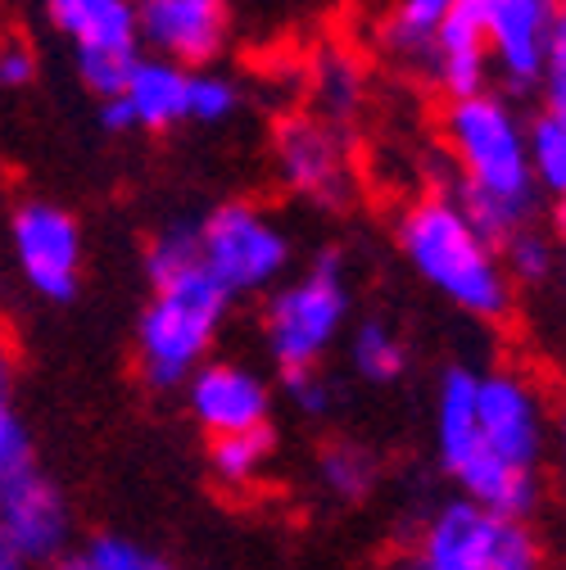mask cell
Wrapping results in <instances>:
<instances>
[{"instance_id": "obj_6", "label": "cell", "mask_w": 566, "mask_h": 570, "mask_svg": "<svg viewBox=\"0 0 566 570\" xmlns=\"http://www.w3.org/2000/svg\"><path fill=\"white\" fill-rule=\"evenodd\" d=\"M344 322H349L344 267H340V254H322L304 276L281 285L267 299L263 331H267V348L276 367L313 372L344 335Z\"/></svg>"}, {"instance_id": "obj_30", "label": "cell", "mask_w": 566, "mask_h": 570, "mask_svg": "<svg viewBox=\"0 0 566 570\" xmlns=\"http://www.w3.org/2000/svg\"><path fill=\"white\" fill-rule=\"evenodd\" d=\"M553 458H557V480L566 489V407H562V416L553 425Z\"/></svg>"}, {"instance_id": "obj_21", "label": "cell", "mask_w": 566, "mask_h": 570, "mask_svg": "<svg viewBox=\"0 0 566 570\" xmlns=\"http://www.w3.org/2000/svg\"><path fill=\"white\" fill-rule=\"evenodd\" d=\"M349 367L372 385H390L408 372V344L386 322H363L349 331Z\"/></svg>"}, {"instance_id": "obj_10", "label": "cell", "mask_w": 566, "mask_h": 570, "mask_svg": "<svg viewBox=\"0 0 566 570\" xmlns=\"http://www.w3.org/2000/svg\"><path fill=\"white\" fill-rule=\"evenodd\" d=\"M14 258L23 281L37 295L64 304L78 295V276H82V232L74 223V213H64L59 204L28 199L14 208Z\"/></svg>"}, {"instance_id": "obj_14", "label": "cell", "mask_w": 566, "mask_h": 570, "mask_svg": "<svg viewBox=\"0 0 566 570\" xmlns=\"http://www.w3.org/2000/svg\"><path fill=\"white\" fill-rule=\"evenodd\" d=\"M55 32L82 55H136V0H41Z\"/></svg>"}, {"instance_id": "obj_5", "label": "cell", "mask_w": 566, "mask_h": 570, "mask_svg": "<svg viewBox=\"0 0 566 570\" xmlns=\"http://www.w3.org/2000/svg\"><path fill=\"white\" fill-rule=\"evenodd\" d=\"M412 570H544V548L530 521L449 498L421 521Z\"/></svg>"}, {"instance_id": "obj_8", "label": "cell", "mask_w": 566, "mask_h": 570, "mask_svg": "<svg viewBox=\"0 0 566 570\" xmlns=\"http://www.w3.org/2000/svg\"><path fill=\"white\" fill-rule=\"evenodd\" d=\"M513 91H539L557 0H453Z\"/></svg>"}, {"instance_id": "obj_34", "label": "cell", "mask_w": 566, "mask_h": 570, "mask_svg": "<svg viewBox=\"0 0 566 570\" xmlns=\"http://www.w3.org/2000/svg\"><path fill=\"white\" fill-rule=\"evenodd\" d=\"M55 570H96L87 557H64V561H55Z\"/></svg>"}, {"instance_id": "obj_32", "label": "cell", "mask_w": 566, "mask_h": 570, "mask_svg": "<svg viewBox=\"0 0 566 570\" xmlns=\"http://www.w3.org/2000/svg\"><path fill=\"white\" fill-rule=\"evenodd\" d=\"M0 570H28V561H23L6 539H0Z\"/></svg>"}, {"instance_id": "obj_20", "label": "cell", "mask_w": 566, "mask_h": 570, "mask_svg": "<svg viewBox=\"0 0 566 570\" xmlns=\"http://www.w3.org/2000/svg\"><path fill=\"white\" fill-rule=\"evenodd\" d=\"M318 484L340 498V503H363L381 484V462L372 449L353 444V440H331L318 453Z\"/></svg>"}, {"instance_id": "obj_28", "label": "cell", "mask_w": 566, "mask_h": 570, "mask_svg": "<svg viewBox=\"0 0 566 570\" xmlns=\"http://www.w3.org/2000/svg\"><path fill=\"white\" fill-rule=\"evenodd\" d=\"M281 381H286V390H291V403L300 407V412H309V416H322V412H331L335 403V381L322 372V367H313V372H281Z\"/></svg>"}, {"instance_id": "obj_35", "label": "cell", "mask_w": 566, "mask_h": 570, "mask_svg": "<svg viewBox=\"0 0 566 570\" xmlns=\"http://www.w3.org/2000/svg\"><path fill=\"white\" fill-rule=\"evenodd\" d=\"M557 6H562V0H557Z\"/></svg>"}, {"instance_id": "obj_15", "label": "cell", "mask_w": 566, "mask_h": 570, "mask_svg": "<svg viewBox=\"0 0 566 570\" xmlns=\"http://www.w3.org/2000/svg\"><path fill=\"white\" fill-rule=\"evenodd\" d=\"M118 100L127 105L131 127H150V131L177 127L191 118V73L164 59H136L131 82Z\"/></svg>"}, {"instance_id": "obj_25", "label": "cell", "mask_w": 566, "mask_h": 570, "mask_svg": "<svg viewBox=\"0 0 566 570\" xmlns=\"http://www.w3.org/2000/svg\"><path fill=\"white\" fill-rule=\"evenodd\" d=\"M539 96H544V114L566 122V0L557 6L553 32H548V50H544V73H539Z\"/></svg>"}, {"instance_id": "obj_29", "label": "cell", "mask_w": 566, "mask_h": 570, "mask_svg": "<svg viewBox=\"0 0 566 570\" xmlns=\"http://www.w3.org/2000/svg\"><path fill=\"white\" fill-rule=\"evenodd\" d=\"M37 73V55L23 41H0V91H19Z\"/></svg>"}, {"instance_id": "obj_9", "label": "cell", "mask_w": 566, "mask_h": 570, "mask_svg": "<svg viewBox=\"0 0 566 570\" xmlns=\"http://www.w3.org/2000/svg\"><path fill=\"white\" fill-rule=\"evenodd\" d=\"M276 177L286 190L313 204H344L353 190V159L340 127L322 122L318 114H291L276 122L272 136Z\"/></svg>"}, {"instance_id": "obj_26", "label": "cell", "mask_w": 566, "mask_h": 570, "mask_svg": "<svg viewBox=\"0 0 566 570\" xmlns=\"http://www.w3.org/2000/svg\"><path fill=\"white\" fill-rule=\"evenodd\" d=\"M241 105V91L232 78L218 73H191V122H223Z\"/></svg>"}, {"instance_id": "obj_7", "label": "cell", "mask_w": 566, "mask_h": 570, "mask_svg": "<svg viewBox=\"0 0 566 570\" xmlns=\"http://www.w3.org/2000/svg\"><path fill=\"white\" fill-rule=\"evenodd\" d=\"M195 232H199V258H204L208 276H214L232 299L250 295V291H267L291 263V245L281 236V227L263 208H254L245 199L218 204Z\"/></svg>"}, {"instance_id": "obj_19", "label": "cell", "mask_w": 566, "mask_h": 570, "mask_svg": "<svg viewBox=\"0 0 566 570\" xmlns=\"http://www.w3.org/2000/svg\"><path fill=\"white\" fill-rule=\"evenodd\" d=\"M272 453H276V440L272 431H245V435H223L208 449V466H214V480L232 493H254L272 466Z\"/></svg>"}, {"instance_id": "obj_11", "label": "cell", "mask_w": 566, "mask_h": 570, "mask_svg": "<svg viewBox=\"0 0 566 570\" xmlns=\"http://www.w3.org/2000/svg\"><path fill=\"white\" fill-rule=\"evenodd\" d=\"M136 37L177 68L214 63L227 46V0H140Z\"/></svg>"}, {"instance_id": "obj_23", "label": "cell", "mask_w": 566, "mask_h": 570, "mask_svg": "<svg viewBox=\"0 0 566 570\" xmlns=\"http://www.w3.org/2000/svg\"><path fill=\"white\" fill-rule=\"evenodd\" d=\"M499 258H504L513 285H539V281H548L557 272V249H553V240L535 223L521 227V232H513L499 245Z\"/></svg>"}, {"instance_id": "obj_33", "label": "cell", "mask_w": 566, "mask_h": 570, "mask_svg": "<svg viewBox=\"0 0 566 570\" xmlns=\"http://www.w3.org/2000/svg\"><path fill=\"white\" fill-rule=\"evenodd\" d=\"M557 223H562V249H557V272H562V285H566V204L557 208Z\"/></svg>"}, {"instance_id": "obj_16", "label": "cell", "mask_w": 566, "mask_h": 570, "mask_svg": "<svg viewBox=\"0 0 566 570\" xmlns=\"http://www.w3.org/2000/svg\"><path fill=\"white\" fill-rule=\"evenodd\" d=\"M431 82L449 96V100H467V96H480L485 91V78H489V55H485V41L471 32V23L453 10L449 23L440 28L436 37V50H431V63H427Z\"/></svg>"}, {"instance_id": "obj_22", "label": "cell", "mask_w": 566, "mask_h": 570, "mask_svg": "<svg viewBox=\"0 0 566 570\" xmlns=\"http://www.w3.org/2000/svg\"><path fill=\"white\" fill-rule=\"evenodd\" d=\"M526 146H530V173L535 190L553 195L557 208L566 204V122L553 114H539L526 127Z\"/></svg>"}, {"instance_id": "obj_3", "label": "cell", "mask_w": 566, "mask_h": 570, "mask_svg": "<svg viewBox=\"0 0 566 570\" xmlns=\"http://www.w3.org/2000/svg\"><path fill=\"white\" fill-rule=\"evenodd\" d=\"M399 249L408 267L445 295L453 308L480 322H504L513 313L517 285L494 249L458 208L453 195H427L399 218Z\"/></svg>"}, {"instance_id": "obj_1", "label": "cell", "mask_w": 566, "mask_h": 570, "mask_svg": "<svg viewBox=\"0 0 566 570\" xmlns=\"http://www.w3.org/2000/svg\"><path fill=\"white\" fill-rule=\"evenodd\" d=\"M553 444V425L539 385L526 372L499 367L476 381V453L449 475L458 498L530 521L544 498V453Z\"/></svg>"}, {"instance_id": "obj_24", "label": "cell", "mask_w": 566, "mask_h": 570, "mask_svg": "<svg viewBox=\"0 0 566 570\" xmlns=\"http://www.w3.org/2000/svg\"><path fill=\"white\" fill-rule=\"evenodd\" d=\"M32 440H28V425L14 407V381H0V484L32 471Z\"/></svg>"}, {"instance_id": "obj_4", "label": "cell", "mask_w": 566, "mask_h": 570, "mask_svg": "<svg viewBox=\"0 0 566 570\" xmlns=\"http://www.w3.org/2000/svg\"><path fill=\"white\" fill-rule=\"evenodd\" d=\"M232 295L208 276L204 263L168 276L155 285V299L146 304L136 322V367L155 390L186 385L199 367L204 353L214 344Z\"/></svg>"}, {"instance_id": "obj_31", "label": "cell", "mask_w": 566, "mask_h": 570, "mask_svg": "<svg viewBox=\"0 0 566 570\" xmlns=\"http://www.w3.org/2000/svg\"><path fill=\"white\" fill-rule=\"evenodd\" d=\"M0 381H14V340L0 326Z\"/></svg>"}, {"instance_id": "obj_27", "label": "cell", "mask_w": 566, "mask_h": 570, "mask_svg": "<svg viewBox=\"0 0 566 570\" xmlns=\"http://www.w3.org/2000/svg\"><path fill=\"white\" fill-rule=\"evenodd\" d=\"M96 570H168V561H159L150 548H140L123 534H100L91 539V548L82 552Z\"/></svg>"}, {"instance_id": "obj_17", "label": "cell", "mask_w": 566, "mask_h": 570, "mask_svg": "<svg viewBox=\"0 0 566 570\" xmlns=\"http://www.w3.org/2000/svg\"><path fill=\"white\" fill-rule=\"evenodd\" d=\"M309 87H313V105H318V118H322V122H331V127L349 122L353 114H359L363 91H368L363 59L353 55L349 46L326 41V46L313 55Z\"/></svg>"}, {"instance_id": "obj_13", "label": "cell", "mask_w": 566, "mask_h": 570, "mask_svg": "<svg viewBox=\"0 0 566 570\" xmlns=\"http://www.w3.org/2000/svg\"><path fill=\"white\" fill-rule=\"evenodd\" d=\"M186 403L204 431L223 440V435L263 431L272 412V390L263 376L245 372L241 363H204L186 381Z\"/></svg>"}, {"instance_id": "obj_18", "label": "cell", "mask_w": 566, "mask_h": 570, "mask_svg": "<svg viewBox=\"0 0 566 570\" xmlns=\"http://www.w3.org/2000/svg\"><path fill=\"white\" fill-rule=\"evenodd\" d=\"M449 14H453V0H394L381 23V46L403 63L427 68Z\"/></svg>"}, {"instance_id": "obj_2", "label": "cell", "mask_w": 566, "mask_h": 570, "mask_svg": "<svg viewBox=\"0 0 566 570\" xmlns=\"http://www.w3.org/2000/svg\"><path fill=\"white\" fill-rule=\"evenodd\" d=\"M445 140L458 164V208L467 223L499 249L513 232L530 227L535 213V173L526 122L499 96H467L445 109Z\"/></svg>"}, {"instance_id": "obj_12", "label": "cell", "mask_w": 566, "mask_h": 570, "mask_svg": "<svg viewBox=\"0 0 566 570\" xmlns=\"http://www.w3.org/2000/svg\"><path fill=\"white\" fill-rule=\"evenodd\" d=\"M74 517H68L64 493L32 466L0 484V539H6L28 566L64 561Z\"/></svg>"}]
</instances>
